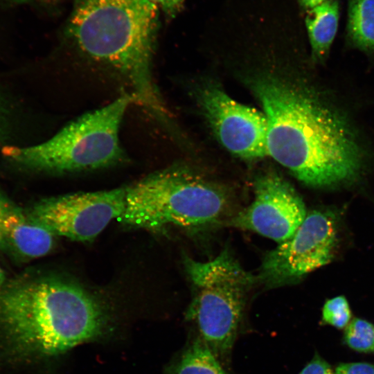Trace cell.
<instances>
[{
	"label": "cell",
	"instance_id": "2e32d148",
	"mask_svg": "<svg viewBox=\"0 0 374 374\" xmlns=\"http://www.w3.org/2000/svg\"><path fill=\"white\" fill-rule=\"evenodd\" d=\"M352 312L344 296L327 300L321 311V323L337 330H344L352 321Z\"/></svg>",
	"mask_w": 374,
	"mask_h": 374
},
{
	"label": "cell",
	"instance_id": "ffe728a7",
	"mask_svg": "<svg viewBox=\"0 0 374 374\" xmlns=\"http://www.w3.org/2000/svg\"><path fill=\"white\" fill-rule=\"evenodd\" d=\"M154 3L159 10L170 18L175 17L182 9L184 0H150Z\"/></svg>",
	"mask_w": 374,
	"mask_h": 374
},
{
	"label": "cell",
	"instance_id": "8992f818",
	"mask_svg": "<svg viewBox=\"0 0 374 374\" xmlns=\"http://www.w3.org/2000/svg\"><path fill=\"white\" fill-rule=\"evenodd\" d=\"M226 205L219 187L186 168L172 167L126 186L125 208L118 220L153 231L171 225L198 227L219 219Z\"/></svg>",
	"mask_w": 374,
	"mask_h": 374
},
{
	"label": "cell",
	"instance_id": "ac0fdd59",
	"mask_svg": "<svg viewBox=\"0 0 374 374\" xmlns=\"http://www.w3.org/2000/svg\"><path fill=\"white\" fill-rule=\"evenodd\" d=\"M298 374H335L334 368L317 351Z\"/></svg>",
	"mask_w": 374,
	"mask_h": 374
},
{
	"label": "cell",
	"instance_id": "5b68a950",
	"mask_svg": "<svg viewBox=\"0 0 374 374\" xmlns=\"http://www.w3.org/2000/svg\"><path fill=\"white\" fill-rule=\"evenodd\" d=\"M192 284L185 319L228 370L235 341L241 332L247 296L257 278L224 249L214 258H185Z\"/></svg>",
	"mask_w": 374,
	"mask_h": 374
},
{
	"label": "cell",
	"instance_id": "277c9868",
	"mask_svg": "<svg viewBox=\"0 0 374 374\" xmlns=\"http://www.w3.org/2000/svg\"><path fill=\"white\" fill-rule=\"evenodd\" d=\"M132 96L125 93L110 104L87 113L51 138L28 146H5L10 161L35 172L63 173L91 170L118 163L125 158L120 126Z\"/></svg>",
	"mask_w": 374,
	"mask_h": 374
},
{
	"label": "cell",
	"instance_id": "ba28073f",
	"mask_svg": "<svg viewBox=\"0 0 374 374\" xmlns=\"http://www.w3.org/2000/svg\"><path fill=\"white\" fill-rule=\"evenodd\" d=\"M126 187L42 199L27 209L52 235L87 242L96 238L125 208Z\"/></svg>",
	"mask_w": 374,
	"mask_h": 374
},
{
	"label": "cell",
	"instance_id": "9c48e42d",
	"mask_svg": "<svg viewBox=\"0 0 374 374\" xmlns=\"http://www.w3.org/2000/svg\"><path fill=\"white\" fill-rule=\"evenodd\" d=\"M198 97L209 125L226 150L246 159L268 156L264 113L235 101L214 84L203 87Z\"/></svg>",
	"mask_w": 374,
	"mask_h": 374
},
{
	"label": "cell",
	"instance_id": "3957f363",
	"mask_svg": "<svg viewBox=\"0 0 374 374\" xmlns=\"http://www.w3.org/2000/svg\"><path fill=\"white\" fill-rule=\"evenodd\" d=\"M159 10L150 0H75L67 31L82 52L123 79L134 103L165 121L152 76Z\"/></svg>",
	"mask_w": 374,
	"mask_h": 374
},
{
	"label": "cell",
	"instance_id": "8fae6325",
	"mask_svg": "<svg viewBox=\"0 0 374 374\" xmlns=\"http://www.w3.org/2000/svg\"><path fill=\"white\" fill-rule=\"evenodd\" d=\"M53 244L54 235L0 189V250L26 260L46 255Z\"/></svg>",
	"mask_w": 374,
	"mask_h": 374
},
{
	"label": "cell",
	"instance_id": "30bf717a",
	"mask_svg": "<svg viewBox=\"0 0 374 374\" xmlns=\"http://www.w3.org/2000/svg\"><path fill=\"white\" fill-rule=\"evenodd\" d=\"M254 193L253 202L239 212L230 224L255 231L278 244L289 239L307 215L300 195L275 172L258 177Z\"/></svg>",
	"mask_w": 374,
	"mask_h": 374
},
{
	"label": "cell",
	"instance_id": "7a4b0ae2",
	"mask_svg": "<svg viewBox=\"0 0 374 374\" xmlns=\"http://www.w3.org/2000/svg\"><path fill=\"white\" fill-rule=\"evenodd\" d=\"M110 330L105 308L75 283L41 276L0 289V348L13 359L57 356Z\"/></svg>",
	"mask_w": 374,
	"mask_h": 374
},
{
	"label": "cell",
	"instance_id": "7402d4cb",
	"mask_svg": "<svg viewBox=\"0 0 374 374\" xmlns=\"http://www.w3.org/2000/svg\"><path fill=\"white\" fill-rule=\"evenodd\" d=\"M6 280V275L3 270L0 267V289L3 286V284Z\"/></svg>",
	"mask_w": 374,
	"mask_h": 374
},
{
	"label": "cell",
	"instance_id": "5bb4252c",
	"mask_svg": "<svg viewBox=\"0 0 374 374\" xmlns=\"http://www.w3.org/2000/svg\"><path fill=\"white\" fill-rule=\"evenodd\" d=\"M346 37L351 46L374 55V0H348Z\"/></svg>",
	"mask_w": 374,
	"mask_h": 374
},
{
	"label": "cell",
	"instance_id": "6da1fadb",
	"mask_svg": "<svg viewBox=\"0 0 374 374\" xmlns=\"http://www.w3.org/2000/svg\"><path fill=\"white\" fill-rule=\"evenodd\" d=\"M249 86L267 118L268 156L310 186L335 188L358 179L363 149L339 110L313 91L272 75L253 78Z\"/></svg>",
	"mask_w": 374,
	"mask_h": 374
},
{
	"label": "cell",
	"instance_id": "d6986e66",
	"mask_svg": "<svg viewBox=\"0 0 374 374\" xmlns=\"http://www.w3.org/2000/svg\"><path fill=\"white\" fill-rule=\"evenodd\" d=\"M10 107L0 91V144L8 137L10 127L11 119Z\"/></svg>",
	"mask_w": 374,
	"mask_h": 374
},
{
	"label": "cell",
	"instance_id": "e0dca14e",
	"mask_svg": "<svg viewBox=\"0 0 374 374\" xmlns=\"http://www.w3.org/2000/svg\"><path fill=\"white\" fill-rule=\"evenodd\" d=\"M335 374H374V363L367 362H339Z\"/></svg>",
	"mask_w": 374,
	"mask_h": 374
},
{
	"label": "cell",
	"instance_id": "9a60e30c",
	"mask_svg": "<svg viewBox=\"0 0 374 374\" xmlns=\"http://www.w3.org/2000/svg\"><path fill=\"white\" fill-rule=\"evenodd\" d=\"M342 344L358 353L374 355V323L355 317L344 330Z\"/></svg>",
	"mask_w": 374,
	"mask_h": 374
},
{
	"label": "cell",
	"instance_id": "7c38bea8",
	"mask_svg": "<svg viewBox=\"0 0 374 374\" xmlns=\"http://www.w3.org/2000/svg\"><path fill=\"white\" fill-rule=\"evenodd\" d=\"M308 11L305 26L312 57L316 62H323L328 55L337 33L339 18V1L327 0Z\"/></svg>",
	"mask_w": 374,
	"mask_h": 374
},
{
	"label": "cell",
	"instance_id": "52a82bcc",
	"mask_svg": "<svg viewBox=\"0 0 374 374\" xmlns=\"http://www.w3.org/2000/svg\"><path fill=\"white\" fill-rule=\"evenodd\" d=\"M337 226L328 212L307 214L289 239L265 255L257 280L268 287L285 285L329 263L337 245Z\"/></svg>",
	"mask_w": 374,
	"mask_h": 374
},
{
	"label": "cell",
	"instance_id": "4fadbf2b",
	"mask_svg": "<svg viewBox=\"0 0 374 374\" xmlns=\"http://www.w3.org/2000/svg\"><path fill=\"white\" fill-rule=\"evenodd\" d=\"M166 374H231L195 333L166 368Z\"/></svg>",
	"mask_w": 374,
	"mask_h": 374
},
{
	"label": "cell",
	"instance_id": "44dd1931",
	"mask_svg": "<svg viewBox=\"0 0 374 374\" xmlns=\"http://www.w3.org/2000/svg\"><path fill=\"white\" fill-rule=\"evenodd\" d=\"M327 0H299L301 7L304 10H311Z\"/></svg>",
	"mask_w": 374,
	"mask_h": 374
},
{
	"label": "cell",
	"instance_id": "603a6c76",
	"mask_svg": "<svg viewBox=\"0 0 374 374\" xmlns=\"http://www.w3.org/2000/svg\"><path fill=\"white\" fill-rule=\"evenodd\" d=\"M24 1H42V2H51V1H55V0H24Z\"/></svg>",
	"mask_w": 374,
	"mask_h": 374
}]
</instances>
